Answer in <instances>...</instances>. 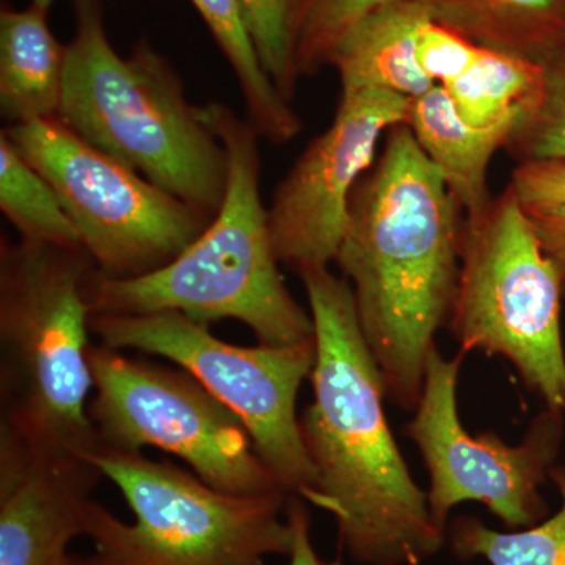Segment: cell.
<instances>
[{
  "label": "cell",
  "mask_w": 565,
  "mask_h": 565,
  "mask_svg": "<svg viewBox=\"0 0 565 565\" xmlns=\"http://www.w3.org/2000/svg\"><path fill=\"white\" fill-rule=\"evenodd\" d=\"M315 322V401L300 418L316 471L303 500L337 520L341 548L363 565H419L440 552L424 493L386 422V390L351 285L329 267L299 275Z\"/></svg>",
  "instance_id": "obj_1"
},
{
  "label": "cell",
  "mask_w": 565,
  "mask_h": 565,
  "mask_svg": "<svg viewBox=\"0 0 565 565\" xmlns=\"http://www.w3.org/2000/svg\"><path fill=\"white\" fill-rule=\"evenodd\" d=\"M459 204L405 122L386 132L373 170L353 189L334 262L386 396L416 408L435 334L451 315L460 266Z\"/></svg>",
  "instance_id": "obj_2"
},
{
  "label": "cell",
  "mask_w": 565,
  "mask_h": 565,
  "mask_svg": "<svg viewBox=\"0 0 565 565\" xmlns=\"http://www.w3.org/2000/svg\"><path fill=\"white\" fill-rule=\"evenodd\" d=\"M199 111L228 154L221 210L191 247L154 273L117 280L93 270L84 286L92 315L177 311L204 326L243 322L264 345L313 340L311 313L294 300L278 270L259 184L258 132L223 104Z\"/></svg>",
  "instance_id": "obj_3"
},
{
  "label": "cell",
  "mask_w": 565,
  "mask_h": 565,
  "mask_svg": "<svg viewBox=\"0 0 565 565\" xmlns=\"http://www.w3.org/2000/svg\"><path fill=\"white\" fill-rule=\"evenodd\" d=\"M58 118L85 141L214 217L228 188V154L185 98L177 71L147 41L121 57L99 0H74Z\"/></svg>",
  "instance_id": "obj_4"
},
{
  "label": "cell",
  "mask_w": 565,
  "mask_h": 565,
  "mask_svg": "<svg viewBox=\"0 0 565 565\" xmlns=\"http://www.w3.org/2000/svg\"><path fill=\"white\" fill-rule=\"evenodd\" d=\"M95 269L84 247L2 239L0 429L85 460L99 448L88 415L92 311L84 294Z\"/></svg>",
  "instance_id": "obj_5"
},
{
  "label": "cell",
  "mask_w": 565,
  "mask_h": 565,
  "mask_svg": "<svg viewBox=\"0 0 565 565\" xmlns=\"http://www.w3.org/2000/svg\"><path fill=\"white\" fill-rule=\"evenodd\" d=\"M120 489L136 515L128 525L88 500L84 534L98 565H264L291 555L288 494H232L169 462L103 448L87 456Z\"/></svg>",
  "instance_id": "obj_6"
},
{
  "label": "cell",
  "mask_w": 565,
  "mask_h": 565,
  "mask_svg": "<svg viewBox=\"0 0 565 565\" xmlns=\"http://www.w3.org/2000/svg\"><path fill=\"white\" fill-rule=\"evenodd\" d=\"M565 273L546 255L511 185L467 215L449 326L460 352L514 364L546 408L565 414L561 296Z\"/></svg>",
  "instance_id": "obj_7"
},
{
  "label": "cell",
  "mask_w": 565,
  "mask_h": 565,
  "mask_svg": "<svg viewBox=\"0 0 565 565\" xmlns=\"http://www.w3.org/2000/svg\"><path fill=\"white\" fill-rule=\"evenodd\" d=\"M90 332L107 348L134 349L178 364L245 424L256 452L286 492L303 498L313 489L316 471L296 404L315 367L316 337L297 344L241 348L177 311L92 315Z\"/></svg>",
  "instance_id": "obj_8"
},
{
  "label": "cell",
  "mask_w": 565,
  "mask_h": 565,
  "mask_svg": "<svg viewBox=\"0 0 565 565\" xmlns=\"http://www.w3.org/2000/svg\"><path fill=\"white\" fill-rule=\"evenodd\" d=\"M2 134L57 192L102 277L125 280L161 269L214 218L99 151L58 117L9 125Z\"/></svg>",
  "instance_id": "obj_9"
},
{
  "label": "cell",
  "mask_w": 565,
  "mask_h": 565,
  "mask_svg": "<svg viewBox=\"0 0 565 565\" xmlns=\"http://www.w3.org/2000/svg\"><path fill=\"white\" fill-rule=\"evenodd\" d=\"M88 360L95 388L88 415L99 446L122 452L161 449L225 493L286 492L245 424L191 374L129 359L104 344L92 345Z\"/></svg>",
  "instance_id": "obj_10"
},
{
  "label": "cell",
  "mask_w": 565,
  "mask_h": 565,
  "mask_svg": "<svg viewBox=\"0 0 565 565\" xmlns=\"http://www.w3.org/2000/svg\"><path fill=\"white\" fill-rule=\"evenodd\" d=\"M462 359V352L446 360L437 348L430 351L415 418L405 426L429 471L434 523L446 533L449 512L476 501L512 530L537 525L548 515L541 486L563 444L564 414L546 408L519 446L492 434H468L457 414Z\"/></svg>",
  "instance_id": "obj_11"
},
{
  "label": "cell",
  "mask_w": 565,
  "mask_h": 565,
  "mask_svg": "<svg viewBox=\"0 0 565 565\" xmlns=\"http://www.w3.org/2000/svg\"><path fill=\"white\" fill-rule=\"evenodd\" d=\"M408 104L381 90L341 96L332 125L305 148L267 207L278 263L302 275L337 259L353 189L373 166L381 137L407 121Z\"/></svg>",
  "instance_id": "obj_12"
},
{
  "label": "cell",
  "mask_w": 565,
  "mask_h": 565,
  "mask_svg": "<svg viewBox=\"0 0 565 565\" xmlns=\"http://www.w3.org/2000/svg\"><path fill=\"white\" fill-rule=\"evenodd\" d=\"M102 471L0 429V565H68Z\"/></svg>",
  "instance_id": "obj_13"
},
{
  "label": "cell",
  "mask_w": 565,
  "mask_h": 565,
  "mask_svg": "<svg viewBox=\"0 0 565 565\" xmlns=\"http://www.w3.org/2000/svg\"><path fill=\"white\" fill-rule=\"evenodd\" d=\"M520 115L475 128L460 118L445 88L434 85L411 99L405 125L440 172L460 210L465 215H476L493 199L489 191L490 162L494 152L505 147Z\"/></svg>",
  "instance_id": "obj_14"
},
{
  "label": "cell",
  "mask_w": 565,
  "mask_h": 565,
  "mask_svg": "<svg viewBox=\"0 0 565 565\" xmlns=\"http://www.w3.org/2000/svg\"><path fill=\"white\" fill-rule=\"evenodd\" d=\"M429 18L418 0H399L359 22L330 58L341 96L381 90L414 99L429 92L435 84L416 61L419 31Z\"/></svg>",
  "instance_id": "obj_15"
},
{
  "label": "cell",
  "mask_w": 565,
  "mask_h": 565,
  "mask_svg": "<svg viewBox=\"0 0 565 565\" xmlns=\"http://www.w3.org/2000/svg\"><path fill=\"white\" fill-rule=\"evenodd\" d=\"M47 11L0 13V111L10 125L58 117L66 47L52 35Z\"/></svg>",
  "instance_id": "obj_16"
},
{
  "label": "cell",
  "mask_w": 565,
  "mask_h": 565,
  "mask_svg": "<svg viewBox=\"0 0 565 565\" xmlns=\"http://www.w3.org/2000/svg\"><path fill=\"white\" fill-rule=\"evenodd\" d=\"M479 46L545 65L565 47V0H418Z\"/></svg>",
  "instance_id": "obj_17"
},
{
  "label": "cell",
  "mask_w": 565,
  "mask_h": 565,
  "mask_svg": "<svg viewBox=\"0 0 565 565\" xmlns=\"http://www.w3.org/2000/svg\"><path fill=\"white\" fill-rule=\"evenodd\" d=\"M236 74L247 120L259 137L286 143L302 131V120L263 68L237 0H191Z\"/></svg>",
  "instance_id": "obj_18"
},
{
  "label": "cell",
  "mask_w": 565,
  "mask_h": 565,
  "mask_svg": "<svg viewBox=\"0 0 565 565\" xmlns=\"http://www.w3.org/2000/svg\"><path fill=\"white\" fill-rule=\"evenodd\" d=\"M542 82L544 65L484 47L470 68L440 87L467 125L484 128L522 114Z\"/></svg>",
  "instance_id": "obj_19"
},
{
  "label": "cell",
  "mask_w": 565,
  "mask_h": 565,
  "mask_svg": "<svg viewBox=\"0 0 565 565\" xmlns=\"http://www.w3.org/2000/svg\"><path fill=\"white\" fill-rule=\"evenodd\" d=\"M0 210L21 239L84 247L79 230L57 192L22 158L6 134H0Z\"/></svg>",
  "instance_id": "obj_20"
},
{
  "label": "cell",
  "mask_w": 565,
  "mask_h": 565,
  "mask_svg": "<svg viewBox=\"0 0 565 565\" xmlns=\"http://www.w3.org/2000/svg\"><path fill=\"white\" fill-rule=\"evenodd\" d=\"M561 494L559 511L537 525L500 533L475 516H459L449 527L452 552L462 559L484 557L490 565H565V463L550 468Z\"/></svg>",
  "instance_id": "obj_21"
},
{
  "label": "cell",
  "mask_w": 565,
  "mask_h": 565,
  "mask_svg": "<svg viewBox=\"0 0 565 565\" xmlns=\"http://www.w3.org/2000/svg\"><path fill=\"white\" fill-rule=\"evenodd\" d=\"M399 0H291L294 62L299 77L330 65L334 50L364 18Z\"/></svg>",
  "instance_id": "obj_22"
},
{
  "label": "cell",
  "mask_w": 565,
  "mask_h": 565,
  "mask_svg": "<svg viewBox=\"0 0 565 565\" xmlns=\"http://www.w3.org/2000/svg\"><path fill=\"white\" fill-rule=\"evenodd\" d=\"M519 162L565 161V47L544 65L541 92L505 141Z\"/></svg>",
  "instance_id": "obj_23"
},
{
  "label": "cell",
  "mask_w": 565,
  "mask_h": 565,
  "mask_svg": "<svg viewBox=\"0 0 565 565\" xmlns=\"http://www.w3.org/2000/svg\"><path fill=\"white\" fill-rule=\"evenodd\" d=\"M267 76L288 103L296 96L297 73L291 39V0H237Z\"/></svg>",
  "instance_id": "obj_24"
},
{
  "label": "cell",
  "mask_w": 565,
  "mask_h": 565,
  "mask_svg": "<svg viewBox=\"0 0 565 565\" xmlns=\"http://www.w3.org/2000/svg\"><path fill=\"white\" fill-rule=\"evenodd\" d=\"M482 50L484 46L429 18L419 31L416 61L435 85H445L470 68Z\"/></svg>",
  "instance_id": "obj_25"
},
{
  "label": "cell",
  "mask_w": 565,
  "mask_h": 565,
  "mask_svg": "<svg viewBox=\"0 0 565 565\" xmlns=\"http://www.w3.org/2000/svg\"><path fill=\"white\" fill-rule=\"evenodd\" d=\"M509 185L525 206L565 204V161L520 162Z\"/></svg>",
  "instance_id": "obj_26"
},
{
  "label": "cell",
  "mask_w": 565,
  "mask_h": 565,
  "mask_svg": "<svg viewBox=\"0 0 565 565\" xmlns=\"http://www.w3.org/2000/svg\"><path fill=\"white\" fill-rule=\"evenodd\" d=\"M527 217L533 223L535 234L541 241L546 255L565 273V204L555 206H525Z\"/></svg>",
  "instance_id": "obj_27"
},
{
  "label": "cell",
  "mask_w": 565,
  "mask_h": 565,
  "mask_svg": "<svg viewBox=\"0 0 565 565\" xmlns=\"http://www.w3.org/2000/svg\"><path fill=\"white\" fill-rule=\"evenodd\" d=\"M286 516L291 523L294 542L291 552V563L289 565H327L316 555L313 544H311L310 514L302 501L291 498L286 508Z\"/></svg>",
  "instance_id": "obj_28"
},
{
  "label": "cell",
  "mask_w": 565,
  "mask_h": 565,
  "mask_svg": "<svg viewBox=\"0 0 565 565\" xmlns=\"http://www.w3.org/2000/svg\"><path fill=\"white\" fill-rule=\"evenodd\" d=\"M68 565H98L96 563L95 557H79V556H71V561Z\"/></svg>",
  "instance_id": "obj_29"
},
{
  "label": "cell",
  "mask_w": 565,
  "mask_h": 565,
  "mask_svg": "<svg viewBox=\"0 0 565 565\" xmlns=\"http://www.w3.org/2000/svg\"><path fill=\"white\" fill-rule=\"evenodd\" d=\"M55 0H32V6L39 7V9L47 11L51 9L52 3Z\"/></svg>",
  "instance_id": "obj_30"
},
{
  "label": "cell",
  "mask_w": 565,
  "mask_h": 565,
  "mask_svg": "<svg viewBox=\"0 0 565 565\" xmlns=\"http://www.w3.org/2000/svg\"><path fill=\"white\" fill-rule=\"evenodd\" d=\"M327 565H340V564H338V563H333V564H327Z\"/></svg>",
  "instance_id": "obj_31"
},
{
  "label": "cell",
  "mask_w": 565,
  "mask_h": 565,
  "mask_svg": "<svg viewBox=\"0 0 565 565\" xmlns=\"http://www.w3.org/2000/svg\"><path fill=\"white\" fill-rule=\"evenodd\" d=\"M564 288H565V277H564Z\"/></svg>",
  "instance_id": "obj_32"
}]
</instances>
